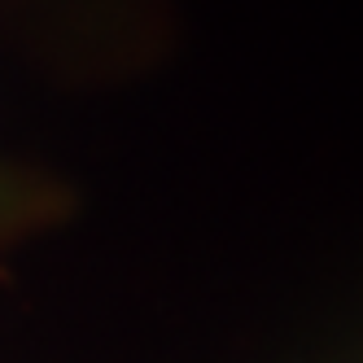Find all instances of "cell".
Returning a JSON list of instances; mask_svg holds the SVG:
<instances>
[]
</instances>
